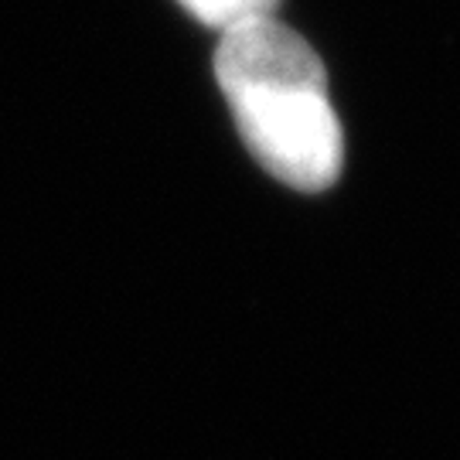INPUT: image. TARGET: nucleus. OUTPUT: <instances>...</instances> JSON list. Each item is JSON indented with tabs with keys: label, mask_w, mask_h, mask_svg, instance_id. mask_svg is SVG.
<instances>
[{
	"label": "nucleus",
	"mask_w": 460,
	"mask_h": 460,
	"mask_svg": "<svg viewBox=\"0 0 460 460\" xmlns=\"http://www.w3.org/2000/svg\"><path fill=\"white\" fill-rule=\"evenodd\" d=\"M191 17L208 24L215 31H235L243 24L273 17L279 0H178Z\"/></svg>",
	"instance_id": "2"
},
{
	"label": "nucleus",
	"mask_w": 460,
	"mask_h": 460,
	"mask_svg": "<svg viewBox=\"0 0 460 460\" xmlns=\"http://www.w3.org/2000/svg\"><path fill=\"white\" fill-rule=\"evenodd\" d=\"M215 79L246 147L277 181L296 191L338 181L345 137L328 99V72L300 34L277 17L226 31Z\"/></svg>",
	"instance_id": "1"
}]
</instances>
